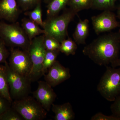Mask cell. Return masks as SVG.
I'll use <instances>...</instances> for the list:
<instances>
[{
  "label": "cell",
  "mask_w": 120,
  "mask_h": 120,
  "mask_svg": "<svg viewBox=\"0 0 120 120\" xmlns=\"http://www.w3.org/2000/svg\"><path fill=\"white\" fill-rule=\"evenodd\" d=\"M120 52V29L99 37L83 48L82 53L95 64L107 66L117 59Z\"/></svg>",
  "instance_id": "6da1fadb"
},
{
  "label": "cell",
  "mask_w": 120,
  "mask_h": 120,
  "mask_svg": "<svg viewBox=\"0 0 120 120\" xmlns=\"http://www.w3.org/2000/svg\"><path fill=\"white\" fill-rule=\"evenodd\" d=\"M76 14L69 8L60 15L48 18L43 22L44 34L56 39L61 43L68 36L69 24Z\"/></svg>",
  "instance_id": "7a4b0ae2"
},
{
  "label": "cell",
  "mask_w": 120,
  "mask_h": 120,
  "mask_svg": "<svg viewBox=\"0 0 120 120\" xmlns=\"http://www.w3.org/2000/svg\"><path fill=\"white\" fill-rule=\"evenodd\" d=\"M0 38L7 46L18 47L28 52L31 41L18 23H8L0 22Z\"/></svg>",
  "instance_id": "3957f363"
},
{
  "label": "cell",
  "mask_w": 120,
  "mask_h": 120,
  "mask_svg": "<svg viewBox=\"0 0 120 120\" xmlns=\"http://www.w3.org/2000/svg\"><path fill=\"white\" fill-rule=\"evenodd\" d=\"M105 71L97 86V90L107 101L113 102L120 94V68L106 66Z\"/></svg>",
  "instance_id": "277c9868"
},
{
  "label": "cell",
  "mask_w": 120,
  "mask_h": 120,
  "mask_svg": "<svg viewBox=\"0 0 120 120\" xmlns=\"http://www.w3.org/2000/svg\"><path fill=\"white\" fill-rule=\"evenodd\" d=\"M11 107L24 120H43L47 116V111L34 97L29 95L13 101Z\"/></svg>",
  "instance_id": "5b68a950"
},
{
  "label": "cell",
  "mask_w": 120,
  "mask_h": 120,
  "mask_svg": "<svg viewBox=\"0 0 120 120\" xmlns=\"http://www.w3.org/2000/svg\"><path fill=\"white\" fill-rule=\"evenodd\" d=\"M44 34L35 37L31 41L28 52L32 64V68L29 75L31 82H34L43 75L42 64L46 50L43 40Z\"/></svg>",
  "instance_id": "8992f818"
},
{
  "label": "cell",
  "mask_w": 120,
  "mask_h": 120,
  "mask_svg": "<svg viewBox=\"0 0 120 120\" xmlns=\"http://www.w3.org/2000/svg\"><path fill=\"white\" fill-rule=\"evenodd\" d=\"M7 77L10 95L13 101L20 99L29 95L31 92V82L27 77L15 72L6 61Z\"/></svg>",
  "instance_id": "52a82bcc"
},
{
  "label": "cell",
  "mask_w": 120,
  "mask_h": 120,
  "mask_svg": "<svg viewBox=\"0 0 120 120\" xmlns=\"http://www.w3.org/2000/svg\"><path fill=\"white\" fill-rule=\"evenodd\" d=\"M8 63L13 71L28 78L32 64L28 52L19 49H12Z\"/></svg>",
  "instance_id": "ba28073f"
},
{
  "label": "cell",
  "mask_w": 120,
  "mask_h": 120,
  "mask_svg": "<svg viewBox=\"0 0 120 120\" xmlns=\"http://www.w3.org/2000/svg\"><path fill=\"white\" fill-rule=\"evenodd\" d=\"M91 19L93 29L98 35L110 31L120 26L116 15L111 11H104L100 15L92 16Z\"/></svg>",
  "instance_id": "9c48e42d"
},
{
  "label": "cell",
  "mask_w": 120,
  "mask_h": 120,
  "mask_svg": "<svg viewBox=\"0 0 120 120\" xmlns=\"http://www.w3.org/2000/svg\"><path fill=\"white\" fill-rule=\"evenodd\" d=\"M33 95L47 112L52 109V105L57 98V95L52 86L45 81L41 80L38 82V86L33 92Z\"/></svg>",
  "instance_id": "30bf717a"
},
{
  "label": "cell",
  "mask_w": 120,
  "mask_h": 120,
  "mask_svg": "<svg viewBox=\"0 0 120 120\" xmlns=\"http://www.w3.org/2000/svg\"><path fill=\"white\" fill-rule=\"evenodd\" d=\"M47 72L44 75V79L52 87H55L71 77L70 69L63 66L57 60L49 69Z\"/></svg>",
  "instance_id": "8fae6325"
},
{
  "label": "cell",
  "mask_w": 120,
  "mask_h": 120,
  "mask_svg": "<svg viewBox=\"0 0 120 120\" xmlns=\"http://www.w3.org/2000/svg\"><path fill=\"white\" fill-rule=\"evenodd\" d=\"M19 14L16 0H0V19L15 22Z\"/></svg>",
  "instance_id": "7c38bea8"
},
{
  "label": "cell",
  "mask_w": 120,
  "mask_h": 120,
  "mask_svg": "<svg viewBox=\"0 0 120 120\" xmlns=\"http://www.w3.org/2000/svg\"><path fill=\"white\" fill-rule=\"evenodd\" d=\"M52 109L55 114V120H72L75 119V114L72 106L69 102H66L61 105L53 103Z\"/></svg>",
  "instance_id": "4fadbf2b"
},
{
  "label": "cell",
  "mask_w": 120,
  "mask_h": 120,
  "mask_svg": "<svg viewBox=\"0 0 120 120\" xmlns=\"http://www.w3.org/2000/svg\"><path fill=\"white\" fill-rule=\"evenodd\" d=\"M89 23L88 19L82 20L79 18L73 34V39L76 44H86V39L89 34Z\"/></svg>",
  "instance_id": "5bb4252c"
},
{
  "label": "cell",
  "mask_w": 120,
  "mask_h": 120,
  "mask_svg": "<svg viewBox=\"0 0 120 120\" xmlns=\"http://www.w3.org/2000/svg\"><path fill=\"white\" fill-rule=\"evenodd\" d=\"M22 27L30 41L35 37L44 34L43 29L30 19L24 18L22 20Z\"/></svg>",
  "instance_id": "9a60e30c"
},
{
  "label": "cell",
  "mask_w": 120,
  "mask_h": 120,
  "mask_svg": "<svg viewBox=\"0 0 120 120\" xmlns=\"http://www.w3.org/2000/svg\"><path fill=\"white\" fill-rule=\"evenodd\" d=\"M0 95L12 103L13 100L9 92L7 69L5 65H0Z\"/></svg>",
  "instance_id": "2e32d148"
},
{
  "label": "cell",
  "mask_w": 120,
  "mask_h": 120,
  "mask_svg": "<svg viewBox=\"0 0 120 120\" xmlns=\"http://www.w3.org/2000/svg\"><path fill=\"white\" fill-rule=\"evenodd\" d=\"M70 0H52L47 7V15L48 18L57 15L59 12L68 4Z\"/></svg>",
  "instance_id": "e0dca14e"
},
{
  "label": "cell",
  "mask_w": 120,
  "mask_h": 120,
  "mask_svg": "<svg viewBox=\"0 0 120 120\" xmlns=\"http://www.w3.org/2000/svg\"><path fill=\"white\" fill-rule=\"evenodd\" d=\"M60 50H46L45 53L43 64L42 73L43 75L48 71V70L56 60L60 52Z\"/></svg>",
  "instance_id": "ac0fdd59"
},
{
  "label": "cell",
  "mask_w": 120,
  "mask_h": 120,
  "mask_svg": "<svg viewBox=\"0 0 120 120\" xmlns=\"http://www.w3.org/2000/svg\"><path fill=\"white\" fill-rule=\"evenodd\" d=\"M77 47V44L71 38L64 39L60 43V52L64 53L66 56L74 55L75 54Z\"/></svg>",
  "instance_id": "d6986e66"
},
{
  "label": "cell",
  "mask_w": 120,
  "mask_h": 120,
  "mask_svg": "<svg viewBox=\"0 0 120 120\" xmlns=\"http://www.w3.org/2000/svg\"><path fill=\"white\" fill-rule=\"evenodd\" d=\"M92 0H70L68 5L74 12H77L84 9L91 8Z\"/></svg>",
  "instance_id": "ffe728a7"
},
{
  "label": "cell",
  "mask_w": 120,
  "mask_h": 120,
  "mask_svg": "<svg viewBox=\"0 0 120 120\" xmlns=\"http://www.w3.org/2000/svg\"><path fill=\"white\" fill-rule=\"evenodd\" d=\"M24 14L28 16L29 19L33 22L39 26L43 27V22L42 18V14L41 3L38 4L32 11H26Z\"/></svg>",
  "instance_id": "44dd1931"
},
{
  "label": "cell",
  "mask_w": 120,
  "mask_h": 120,
  "mask_svg": "<svg viewBox=\"0 0 120 120\" xmlns=\"http://www.w3.org/2000/svg\"><path fill=\"white\" fill-rule=\"evenodd\" d=\"M117 0H92L91 8L103 11H112Z\"/></svg>",
  "instance_id": "7402d4cb"
},
{
  "label": "cell",
  "mask_w": 120,
  "mask_h": 120,
  "mask_svg": "<svg viewBox=\"0 0 120 120\" xmlns=\"http://www.w3.org/2000/svg\"><path fill=\"white\" fill-rule=\"evenodd\" d=\"M0 120H24L21 115L11 107L0 115Z\"/></svg>",
  "instance_id": "603a6c76"
},
{
  "label": "cell",
  "mask_w": 120,
  "mask_h": 120,
  "mask_svg": "<svg viewBox=\"0 0 120 120\" xmlns=\"http://www.w3.org/2000/svg\"><path fill=\"white\" fill-rule=\"evenodd\" d=\"M43 43L46 50H60V43L56 39L44 34Z\"/></svg>",
  "instance_id": "cb8c5ba5"
},
{
  "label": "cell",
  "mask_w": 120,
  "mask_h": 120,
  "mask_svg": "<svg viewBox=\"0 0 120 120\" xmlns=\"http://www.w3.org/2000/svg\"><path fill=\"white\" fill-rule=\"evenodd\" d=\"M17 4L23 11H27L33 8L39 3L41 0H16Z\"/></svg>",
  "instance_id": "d4e9b609"
},
{
  "label": "cell",
  "mask_w": 120,
  "mask_h": 120,
  "mask_svg": "<svg viewBox=\"0 0 120 120\" xmlns=\"http://www.w3.org/2000/svg\"><path fill=\"white\" fill-rule=\"evenodd\" d=\"M7 46L4 41L0 38V64L5 63L10 55Z\"/></svg>",
  "instance_id": "484cf974"
},
{
  "label": "cell",
  "mask_w": 120,
  "mask_h": 120,
  "mask_svg": "<svg viewBox=\"0 0 120 120\" xmlns=\"http://www.w3.org/2000/svg\"><path fill=\"white\" fill-rule=\"evenodd\" d=\"M113 102L110 107L112 115L120 119V94Z\"/></svg>",
  "instance_id": "4316f807"
},
{
  "label": "cell",
  "mask_w": 120,
  "mask_h": 120,
  "mask_svg": "<svg viewBox=\"0 0 120 120\" xmlns=\"http://www.w3.org/2000/svg\"><path fill=\"white\" fill-rule=\"evenodd\" d=\"M91 120H120V118H117L112 115L107 116L103 114L101 112L95 114L91 118Z\"/></svg>",
  "instance_id": "83f0119b"
},
{
  "label": "cell",
  "mask_w": 120,
  "mask_h": 120,
  "mask_svg": "<svg viewBox=\"0 0 120 120\" xmlns=\"http://www.w3.org/2000/svg\"><path fill=\"white\" fill-rule=\"evenodd\" d=\"M11 106V103L0 95V115Z\"/></svg>",
  "instance_id": "f1b7e54d"
},
{
  "label": "cell",
  "mask_w": 120,
  "mask_h": 120,
  "mask_svg": "<svg viewBox=\"0 0 120 120\" xmlns=\"http://www.w3.org/2000/svg\"><path fill=\"white\" fill-rule=\"evenodd\" d=\"M111 67L113 68L120 67V56L117 59L112 62L111 64Z\"/></svg>",
  "instance_id": "f546056e"
},
{
  "label": "cell",
  "mask_w": 120,
  "mask_h": 120,
  "mask_svg": "<svg viewBox=\"0 0 120 120\" xmlns=\"http://www.w3.org/2000/svg\"><path fill=\"white\" fill-rule=\"evenodd\" d=\"M117 17H118V18L120 20V6H119V8H118V10H117Z\"/></svg>",
  "instance_id": "4dcf8cb0"
},
{
  "label": "cell",
  "mask_w": 120,
  "mask_h": 120,
  "mask_svg": "<svg viewBox=\"0 0 120 120\" xmlns=\"http://www.w3.org/2000/svg\"><path fill=\"white\" fill-rule=\"evenodd\" d=\"M44 0V1H45V2H46V3L49 4V3L50 1H51L52 0Z\"/></svg>",
  "instance_id": "1f68e13d"
}]
</instances>
